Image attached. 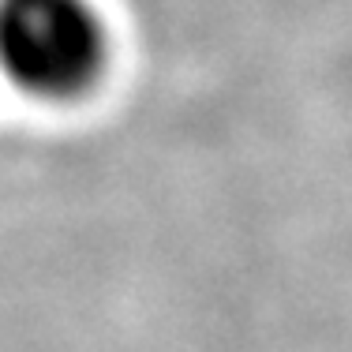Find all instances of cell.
Wrapping results in <instances>:
<instances>
[{
	"instance_id": "6da1fadb",
	"label": "cell",
	"mask_w": 352,
	"mask_h": 352,
	"mask_svg": "<svg viewBox=\"0 0 352 352\" xmlns=\"http://www.w3.org/2000/svg\"><path fill=\"white\" fill-rule=\"evenodd\" d=\"M113 30L98 0H0V75L38 102H79L102 87Z\"/></svg>"
}]
</instances>
